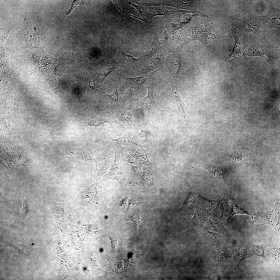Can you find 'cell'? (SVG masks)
Instances as JSON below:
<instances>
[{
  "mask_svg": "<svg viewBox=\"0 0 280 280\" xmlns=\"http://www.w3.org/2000/svg\"><path fill=\"white\" fill-rule=\"evenodd\" d=\"M181 58L179 54H166L161 69L167 81L172 83H177L180 67Z\"/></svg>",
  "mask_w": 280,
  "mask_h": 280,
  "instance_id": "6da1fadb",
  "label": "cell"
},
{
  "mask_svg": "<svg viewBox=\"0 0 280 280\" xmlns=\"http://www.w3.org/2000/svg\"><path fill=\"white\" fill-rule=\"evenodd\" d=\"M251 218L250 223L256 222L263 225H270L276 230H278L279 227L280 204L276 202L273 209L266 212H257L251 214Z\"/></svg>",
  "mask_w": 280,
  "mask_h": 280,
  "instance_id": "7a4b0ae2",
  "label": "cell"
},
{
  "mask_svg": "<svg viewBox=\"0 0 280 280\" xmlns=\"http://www.w3.org/2000/svg\"><path fill=\"white\" fill-rule=\"evenodd\" d=\"M115 158L114 163L109 172L104 175L103 180L113 179L117 180L121 184L125 180L122 167V163L118 145L114 147Z\"/></svg>",
  "mask_w": 280,
  "mask_h": 280,
  "instance_id": "3957f363",
  "label": "cell"
},
{
  "mask_svg": "<svg viewBox=\"0 0 280 280\" xmlns=\"http://www.w3.org/2000/svg\"><path fill=\"white\" fill-rule=\"evenodd\" d=\"M154 80L151 77L147 83L148 93L146 96L142 99L140 110L146 111L149 115H157L162 110L157 106L153 98Z\"/></svg>",
  "mask_w": 280,
  "mask_h": 280,
  "instance_id": "277c9868",
  "label": "cell"
},
{
  "mask_svg": "<svg viewBox=\"0 0 280 280\" xmlns=\"http://www.w3.org/2000/svg\"><path fill=\"white\" fill-rule=\"evenodd\" d=\"M170 100L173 102L177 115L183 121L187 122L189 118L188 109L181 98L177 83H172Z\"/></svg>",
  "mask_w": 280,
  "mask_h": 280,
  "instance_id": "5b68a950",
  "label": "cell"
},
{
  "mask_svg": "<svg viewBox=\"0 0 280 280\" xmlns=\"http://www.w3.org/2000/svg\"><path fill=\"white\" fill-rule=\"evenodd\" d=\"M166 54L165 50L147 60L143 64L141 73L144 75L153 76L155 73L161 69Z\"/></svg>",
  "mask_w": 280,
  "mask_h": 280,
  "instance_id": "8992f818",
  "label": "cell"
},
{
  "mask_svg": "<svg viewBox=\"0 0 280 280\" xmlns=\"http://www.w3.org/2000/svg\"><path fill=\"white\" fill-rule=\"evenodd\" d=\"M110 148L107 146L102 152L95 160L97 172L96 179L99 180L109 168L111 162Z\"/></svg>",
  "mask_w": 280,
  "mask_h": 280,
  "instance_id": "52a82bcc",
  "label": "cell"
},
{
  "mask_svg": "<svg viewBox=\"0 0 280 280\" xmlns=\"http://www.w3.org/2000/svg\"><path fill=\"white\" fill-rule=\"evenodd\" d=\"M104 139L107 146L110 148L121 145L132 147L139 146L136 139L135 136L131 133L126 131L125 135L121 137L114 138L105 136Z\"/></svg>",
  "mask_w": 280,
  "mask_h": 280,
  "instance_id": "ba28073f",
  "label": "cell"
},
{
  "mask_svg": "<svg viewBox=\"0 0 280 280\" xmlns=\"http://www.w3.org/2000/svg\"><path fill=\"white\" fill-rule=\"evenodd\" d=\"M116 57L118 63L122 67L128 69H134L143 64L138 58H136L127 53L118 46L117 47Z\"/></svg>",
  "mask_w": 280,
  "mask_h": 280,
  "instance_id": "9c48e42d",
  "label": "cell"
},
{
  "mask_svg": "<svg viewBox=\"0 0 280 280\" xmlns=\"http://www.w3.org/2000/svg\"><path fill=\"white\" fill-rule=\"evenodd\" d=\"M130 84L129 88L120 95L118 102L122 105H126L131 101L138 100V90L142 85L135 82Z\"/></svg>",
  "mask_w": 280,
  "mask_h": 280,
  "instance_id": "30bf717a",
  "label": "cell"
},
{
  "mask_svg": "<svg viewBox=\"0 0 280 280\" xmlns=\"http://www.w3.org/2000/svg\"><path fill=\"white\" fill-rule=\"evenodd\" d=\"M165 17L164 25L169 36L178 33L182 24L180 16L174 13Z\"/></svg>",
  "mask_w": 280,
  "mask_h": 280,
  "instance_id": "8fae6325",
  "label": "cell"
},
{
  "mask_svg": "<svg viewBox=\"0 0 280 280\" xmlns=\"http://www.w3.org/2000/svg\"><path fill=\"white\" fill-rule=\"evenodd\" d=\"M144 9L146 13L147 21V19H151L155 16L161 15L165 17L178 11L176 8L162 6H146Z\"/></svg>",
  "mask_w": 280,
  "mask_h": 280,
  "instance_id": "7c38bea8",
  "label": "cell"
},
{
  "mask_svg": "<svg viewBox=\"0 0 280 280\" xmlns=\"http://www.w3.org/2000/svg\"><path fill=\"white\" fill-rule=\"evenodd\" d=\"M18 202L16 207L18 215L22 219L24 220L29 211L35 206L36 204L31 201L28 197L19 193Z\"/></svg>",
  "mask_w": 280,
  "mask_h": 280,
  "instance_id": "4fadbf2b",
  "label": "cell"
},
{
  "mask_svg": "<svg viewBox=\"0 0 280 280\" xmlns=\"http://www.w3.org/2000/svg\"><path fill=\"white\" fill-rule=\"evenodd\" d=\"M194 30L197 34L198 39L204 43H208L214 41L215 39L214 35L211 32V25L209 24L201 23L197 25Z\"/></svg>",
  "mask_w": 280,
  "mask_h": 280,
  "instance_id": "5bb4252c",
  "label": "cell"
},
{
  "mask_svg": "<svg viewBox=\"0 0 280 280\" xmlns=\"http://www.w3.org/2000/svg\"><path fill=\"white\" fill-rule=\"evenodd\" d=\"M160 43L153 39V41L145 50L143 54L138 59L143 64L153 56L165 50Z\"/></svg>",
  "mask_w": 280,
  "mask_h": 280,
  "instance_id": "9a60e30c",
  "label": "cell"
},
{
  "mask_svg": "<svg viewBox=\"0 0 280 280\" xmlns=\"http://www.w3.org/2000/svg\"><path fill=\"white\" fill-rule=\"evenodd\" d=\"M64 152L66 154L80 160H95L88 152L79 147H67L64 149Z\"/></svg>",
  "mask_w": 280,
  "mask_h": 280,
  "instance_id": "2e32d148",
  "label": "cell"
},
{
  "mask_svg": "<svg viewBox=\"0 0 280 280\" xmlns=\"http://www.w3.org/2000/svg\"><path fill=\"white\" fill-rule=\"evenodd\" d=\"M184 43L179 33L170 37L167 46L165 49L166 54H179Z\"/></svg>",
  "mask_w": 280,
  "mask_h": 280,
  "instance_id": "e0dca14e",
  "label": "cell"
},
{
  "mask_svg": "<svg viewBox=\"0 0 280 280\" xmlns=\"http://www.w3.org/2000/svg\"><path fill=\"white\" fill-rule=\"evenodd\" d=\"M106 122L108 123L110 125H112V123H115L122 126L121 124L116 116L113 118H103L99 117L95 115L89 117L83 124L85 126L88 125L94 127L99 126L103 127L104 126Z\"/></svg>",
  "mask_w": 280,
  "mask_h": 280,
  "instance_id": "ac0fdd59",
  "label": "cell"
},
{
  "mask_svg": "<svg viewBox=\"0 0 280 280\" xmlns=\"http://www.w3.org/2000/svg\"><path fill=\"white\" fill-rule=\"evenodd\" d=\"M170 36L164 27V23L159 21L156 25L154 32L153 39L159 41L161 44L167 46Z\"/></svg>",
  "mask_w": 280,
  "mask_h": 280,
  "instance_id": "d6986e66",
  "label": "cell"
},
{
  "mask_svg": "<svg viewBox=\"0 0 280 280\" xmlns=\"http://www.w3.org/2000/svg\"><path fill=\"white\" fill-rule=\"evenodd\" d=\"M116 62H113L108 64L100 74L93 81L95 84L92 89L94 90H98L97 89L102 83L104 80L110 73L116 68L118 64Z\"/></svg>",
  "mask_w": 280,
  "mask_h": 280,
  "instance_id": "ffe728a7",
  "label": "cell"
},
{
  "mask_svg": "<svg viewBox=\"0 0 280 280\" xmlns=\"http://www.w3.org/2000/svg\"><path fill=\"white\" fill-rule=\"evenodd\" d=\"M122 163L124 176L126 179L132 180L140 178L142 172L138 167L133 165Z\"/></svg>",
  "mask_w": 280,
  "mask_h": 280,
  "instance_id": "44dd1931",
  "label": "cell"
},
{
  "mask_svg": "<svg viewBox=\"0 0 280 280\" xmlns=\"http://www.w3.org/2000/svg\"><path fill=\"white\" fill-rule=\"evenodd\" d=\"M122 163L131 165L139 164L133 154L121 145H118Z\"/></svg>",
  "mask_w": 280,
  "mask_h": 280,
  "instance_id": "7402d4cb",
  "label": "cell"
},
{
  "mask_svg": "<svg viewBox=\"0 0 280 280\" xmlns=\"http://www.w3.org/2000/svg\"><path fill=\"white\" fill-rule=\"evenodd\" d=\"M199 203L208 213L212 211L219 204L220 201H214L206 199L200 194L198 196Z\"/></svg>",
  "mask_w": 280,
  "mask_h": 280,
  "instance_id": "603a6c76",
  "label": "cell"
},
{
  "mask_svg": "<svg viewBox=\"0 0 280 280\" xmlns=\"http://www.w3.org/2000/svg\"><path fill=\"white\" fill-rule=\"evenodd\" d=\"M117 88L118 86L116 83H112L110 84L108 90V100L115 106H118L120 95L118 93Z\"/></svg>",
  "mask_w": 280,
  "mask_h": 280,
  "instance_id": "cb8c5ba5",
  "label": "cell"
},
{
  "mask_svg": "<svg viewBox=\"0 0 280 280\" xmlns=\"http://www.w3.org/2000/svg\"><path fill=\"white\" fill-rule=\"evenodd\" d=\"M179 33L183 42L187 43L194 40L195 37L193 27L186 26L179 32Z\"/></svg>",
  "mask_w": 280,
  "mask_h": 280,
  "instance_id": "d4e9b609",
  "label": "cell"
},
{
  "mask_svg": "<svg viewBox=\"0 0 280 280\" xmlns=\"http://www.w3.org/2000/svg\"><path fill=\"white\" fill-rule=\"evenodd\" d=\"M134 110L121 111L118 113L116 116L117 119L122 124V123L126 124H129L133 121V114Z\"/></svg>",
  "mask_w": 280,
  "mask_h": 280,
  "instance_id": "484cf974",
  "label": "cell"
},
{
  "mask_svg": "<svg viewBox=\"0 0 280 280\" xmlns=\"http://www.w3.org/2000/svg\"><path fill=\"white\" fill-rule=\"evenodd\" d=\"M265 247L263 244L254 245L251 246L249 251L251 252L252 254L258 256L264 260L267 261L268 259L264 255Z\"/></svg>",
  "mask_w": 280,
  "mask_h": 280,
  "instance_id": "4316f807",
  "label": "cell"
},
{
  "mask_svg": "<svg viewBox=\"0 0 280 280\" xmlns=\"http://www.w3.org/2000/svg\"><path fill=\"white\" fill-rule=\"evenodd\" d=\"M242 242V243L241 242V245L239 247V250L238 251L237 255V258L239 260V263L241 260L243 259L253 256L252 255H250L249 254V250L247 249L244 245V242Z\"/></svg>",
  "mask_w": 280,
  "mask_h": 280,
  "instance_id": "83f0119b",
  "label": "cell"
},
{
  "mask_svg": "<svg viewBox=\"0 0 280 280\" xmlns=\"http://www.w3.org/2000/svg\"><path fill=\"white\" fill-rule=\"evenodd\" d=\"M138 125L140 129V132L139 134L137 136H135V138L139 142L143 144L146 143L148 141V132L146 130H144L140 128L139 125L137 124L135 121H134Z\"/></svg>",
  "mask_w": 280,
  "mask_h": 280,
  "instance_id": "f1b7e54d",
  "label": "cell"
},
{
  "mask_svg": "<svg viewBox=\"0 0 280 280\" xmlns=\"http://www.w3.org/2000/svg\"><path fill=\"white\" fill-rule=\"evenodd\" d=\"M186 197L182 207L183 209L191 207L193 204L194 197L193 194L191 193H186Z\"/></svg>",
  "mask_w": 280,
  "mask_h": 280,
  "instance_id": "f546056e",
  "label": "cell"
},
{
  "mask_svg": "<svg viewBox=\"0 0 280 280\" xmlns=\"http://www.w3.org/2000/svg\"><path fill=\"white\" fill-rule=\"evenodd\" d=\"M234 38L235 40V43L233 48L232 51L231 53L227 57L228 58L231 57L232 56L235 55L239 52L241 48V44L239 40L236 33H234Z\"/></svg>",
  "mask_w": 280,
  "mask_h": 280,
  "instance_id": "4dcf8cb0",
  "label": "cell"
},
{
  "mask_svg": "<svg viewBox=\"0 0 280 280\" xmlns=\"http://www.w3.org/2000/svg\"><path fill=\"white\" fill-rule=\"evenodd\" d=\"M232 200L233 208V215L236 214H245L251 215V214L248 213L247 212L243 209L241 207L237 205L235 202L233 197L232 198Z\"/></svg>",
  "mask_w": 280,
  "mask_h": 280,
  "instance_id": "1f68e13d",
  "label": "cell"
},
{
  "mask_svg": "<svg viewBox=\"0 0 280 280\" xmlns=\"http://www.w3.org/2000/svg\"><path fill=\"white\" fill-rule=\"evenodd\" d=\"M272 253L275 259H276L279 258V246H275L272 249Z\"/></svg>",
  "mask_w": 280,
  "mask_h": 280,
  "instance_id": "d6a6232c",
  "label": "cell"
},
{
  "mask_svg": "<svg viewBox=\"0 0 280 280\" xmlns=\"http://www.w3.org/2000/svg\"><path fill=\"white\" fill-rule=\"evenodd\" d=\"M129 3L132 5L135 8L137 9L138 11L141 15L142 17L143 18V21L144 22H147V21L144 17V13L141 10L140 7H139V6L134 4L133 3L131 2H129Z\"/></svg>",
  "mask_w": 280,
  "mask_h": 280,
  "instance_id": "836d02e7",
  "label": "cell"
},
{
  "mask_svg": "<svg viewBox=\"0 0 280 280\" xmlns=\"http://www.w3.org/2000/svg\"><path fill=\"white\" fill-rule=\"evenodd\" d=\"M113 1H114V3H115V4H116V6H117V9H118V10H120V11H121V9H120V7H119V6H118V5H117V4L115 2V1H113Z\"/></svg>",
  "mask_w": 280,
  "mask_h": 280,
  "instance_id": "e575fe53",
  "label": "cell"
}]
</instances>
